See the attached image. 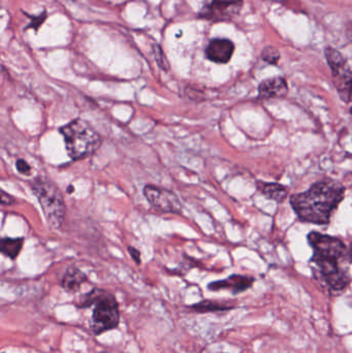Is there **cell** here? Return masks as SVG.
I'll list each match as a JSON object with an SVG mask.
<instances>
[{
    "label": "cell",
    "mask_w": 352,
    "mask_h": 353,
    "mask_svg": "<svg viewBox=\"0 0 352 353\" xmlns=\"http://www.w3.org/2000/svg\"><path fill=\"white\" fill-rule=\"evenodd\" d=\"M307 239L313 250L310 259L313 277L331 296L342 293L351 282L349 249L340 239L319 231H311Z\"/></svg>",
    "instance_id": "cell-1"
},
{
    "label": "cell",
    "mask_w": 352,
    "mask_h": 353,
    "mask_svg": "<svg viewBox=\"0 0 352 353\" xmlns=\"http://www.w3.org/2000/svg\"><path fill=\"white\" fill-rule=\"evenodd\" d=\"M343 185L327 179L313 184L307 192L290 196V205L303 222L329 224L334 212L344 198Z\"/></svg>",
    "instance_id": "cell-2"
},
{
    "label": "cell",
    "mask_w": 352,
    "mask_h": 353,
    "mask_svg": "<svg viewBox=\"0 0 352 353\" xmlns=\"http://www.w3.org/2000/svg\"><path fill=\"white\" fill-rule=\"evenodd\" d=\"M77 307L81 309L93 306L90 320L91 332L95 336L118 328L120 310L114 294L102 288H93L91 291L81 296Z\"/></svg>",
    "instance_id": "cell-3"
},
{
    "label": "cell",
    "mask_w": 352,
    "mask_h": 353,
    "mask_svg": "<svg viewBox=\"0 0 352 353\" xmlns=\"http://www.w3.org/2000/svg\"><path fill=\"white\" fill-rule=\"evenodd\" d=\"M66 151L72 160L83 159L92 155L100 145L102 137L83 119H75L60 129Z\"/></svg>",
    "instance_id": "cell-4"
},
{
    "label": "cell",
    "mask_w": 352,
    "mask_h": 353,
    "mask_svg": "<svg viewBox=\"0 0 352 353\" xmlns=\"http://www.w3.org/2000/svg\"><path fill=\"white\" fill-rule=\"evenodd\" d=\"M31 189L42 206L49 224L53 228H59L66 214V202L62 192L53 183L44 179L34 180Z\"/></svg>",
    "instance_id": "cell-5"
},
{
    "label": "cell",
    "mask_w": 352,
    "mask_h": 353,
    "mask_svg": "<svg viewBox=\"0 0 352 353\" xmlns=\"http://www.w3.org/2000/svg\"><path fill=\"white\" fill-rule=\"evenodd\" d=\"M325 57L331 68L334 86L344 103L352 101V70L339 51L325 49Z\"/></svg>",
    "instance_id": "cell-6"
},
{
    "label": "cell",
    "mask_w": 352,
    "mask_h": 353,
    "mask_svg": "<svg viewBox=\"0 0 352 353\" xmlns=\"http://www.w3.org/2000/svg\"><path fill=\"white\" fill-rule=\"evenodd\" d=\"M242 0H209L200 10L198 17L212 22L226 21L240 12Z\"/></svg>",
    "instance_id": "cell-7"
},
{
    "label": "cell",
    "mask_w": 352,
    "mask_h": 353,
    "mask_svg": "<svg viewBox=\"0 0 352 353\" xmlns=\"http://www.w3.org/2000/svg\"><path fill=\"white\" fill-rule=\"evenodd\" d=\"M144 196L151 206L165 213L182 212L179 198L171 190L159 186L147 185L144 188Z\"/></svg>",
    "instance_id": "cell-8"
},
{
    "label": "cell",
    "mask_w": 352,
    "mask_h": 353,
    "mask_svg": "<svg viewBox=\"0 0 352 353\" xmlns=\"http://www.w3.org/2000/svg\"><path fill=\"white\" fill-rule=\"evenodd\" d=\"M234 44L226 38H214L206 48V57L210 62L226 64L232 59Z\"/></svg>",
    "instance_id": "cell-9"
},
{
    "label": "cell",
    "mask_w": 352,
    "mask_h": 353,
    "mask_svg": "<svg viewBox=\"0 0 352 353\" xmlns=\"http://www.w3.org/2000/svg\"><path fill=\"white\" fill-rule=\"evenodd\" d=\"M254 281H256V279L254 277L234 274V275L230 276L226 279L211 282L208 285V289L212 290V291L230 290L232 294H239L252 287Z\"/></svg>",
    "instance_id": "cell-10"
},
{
    "label": "cell",
    "mask_w": 352,
    "mask_h": 353,
    "mask_svg": "<svg viewBox=\"0 0 352 353\" xmlns=\"http://www.w3.org/2000/svg\"><path fill=\"white\" fill-rule=\"evenodd\" d=\"M288 86L285 79L281 77L267 79L258 86V95L260 99H282L286 96Z\"/></svg>",
    "instance_id": "cell-11"
},
{
    "label": "cell",
    "mask_w": 352,
    "mask_h": 353,
    "mask_svg": "<svg viewBox=\"0 0 352 353\" xmlns=\"http://www.w3.org/2000/svg\"><path fill=\"white\" fill-rule=\"evenodd\" d=\"M86 281L87 276L80 269L76 267H68V271L66 272L64 278H62V285L66 291L75 293V292L80 290L82 284Z\"/></svg>",
    "instance_id": "cell-12"
},
{
    "label": "cell",
    "mask_w": 352,
    "mask_h": 353,
    "mask_svg": "<svg viewBox=\"0 0 352 353\" xmlns=\"http://www.w3.org/2000/svg\"><path fill=\"white\" fill-rule=\"evenodd\" d=\"M258 192L269 200L277 202H283L288 194V189L285 186L278 183H268V182L258 181L256 183Z\"/></svg>",
    "instance_id": "cell-13"
},
{
    "label": "cell",
    "mask_w": 352,
    "mask_h": 353,
    "mask_svg": "<svg viewBox=\"0 0 352 353\" xmlns=\"http://www.w3.org/2000/svg\"><path fill=\"white\" fill-rule=\"evenodd\" d=\"M24 240L22 238H3L1 240L0 250L5 257L15 259L20 254L23 247Z\"/></svg>",
    "instance_id": "cell-14"
},
{
    "label": "cell",
    "mask_w": 352,
    "mask_h": 353,
    "mask_svg": "<svg viewBox=\"0 0 352 353\" xmlns=\"http://www.w3.org/2000/svg\"><path fill=\"white\" fill-rule=\"evenodd\" d=\"M234 306H228L226 304L217 303L213 301H203L200 303L194 304L191 306V309L198 313H207V312H220L228 311L234 309Z\"/></svg>",
    "instance_id": "cell-15"
},
{
    "label": "cell",
    "mask_w": 352,
    "mask_h": 353,
    "mask_svg": "<svg viewBox=\"0 0 352 353\" xmlns=\"http://www.w3.org/2000/svg\"><path fill=\"white\" fill-rule=\"evenodd\" d=\"M262 57L265 62L275 66L278 64L279 59H280V53L274 47H267L262 51Z\"/></svg>",
    "instance_id": "cell-16"
},
{
    "label": "cell",
    "mask_w": 352,
    "mask_h": 353,
    "mask_svg": "<svg viewBox=\"0 0 352 353\" xmlns=\"http://www.w3.org/2000/svg\"><path fill=\"white\" fill-rule=\"evenodd\" d=\"M154 54L159 68H163V70H169L170 66L169 62H167V57H165V53L163 52V50H161L159 44L154 46Z\"/></svg>",
    "instance_id": "cell-17"
},
{
    "label": "cell",
    "mask_w": 352,
    "mask_h": 353,
    "mask_svg": "<svg viewBox=\"0 0 352 353\" xmlns=\"http://www.w3.org/2000/svg\"><path fill=\"white\" fill-rule=\"evenodd\" d=\"M26 15H27V17L31 20V22H30L29 25L26 27V29H28V28H33L36 31H38V27H40V26L44 23V20L46 19V11L42 13V14L38 16H30L28 15V14H26Z\"/></svg>",
    "instance_id": "cell-18"
},
{
    "label": "cell",
    "mask_w": 352,
    "mask_h": 353,
    "mask_svg": "<svg viewBox=\"0 0 352 353\" xmlns=\"http://www.w3.org/2000/svg\"><path fill=\"white\" fill-rule=\"evenodd\" d=\"M16 166H17L18 172H21V174H28L31 172V166H30V164H28L26 160H17V162H16Z\"/></svg>",
    "instance_id": "cell-19"
},
{
    "label": "cell",
    "mask_w": 352,
    "mask_h": 353,
    "mask_svg": "<svg viewBox=\"0 0 352 353\" xmlns=\"http://www.w3.org/2000/svg\"><path fill=\"white\" fill-rule=\"evenodd\" d=\"M128 252L131 254V259L135 261L137 265H141V253L135 247H128Z\"/></svg>",
    "instance_id": "cell-20"
},
{
    "label": "cell",
    "mask_w": 352,
    "mask_h": 353,
    "mask_svg": "<svg viewBox=\"0 0 352 353\" xmlns=\"http://www.w3.org/2000/svg\"><path fill=\"white\" fill-rule=\"evenodd\" d=\"M1 204L3 205H13L15 204V198L13 196H9L7 192H1Z\"/></svg>",
    "instance_id": "cell-21"
},
{
    "label": "cell",
    "mask_w": 352,
    "mask_h": 353,
    "mask_svg": "<svg viewBox=\"0 0 352 353\" xmlns=\"http://www.w3.org/2000/svg\"><path fill=\"white\" fill-rule=\"evenodd\" d=\"M350 113L352 114V107H351V109H350Z\"/></svg>",
    "instance_id": "cell-22"
}]
</instances>
